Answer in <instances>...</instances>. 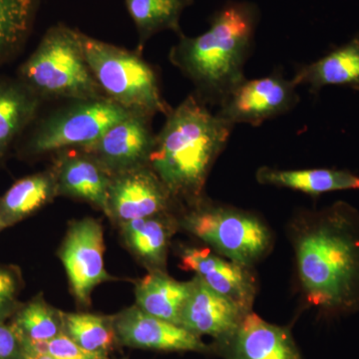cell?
Segmentation results:
<instances>
[{"label":"cell","instance_id":"20","mask_svg":"<svg viewBox=\"0 0 359 359\" xmlns=\"http://www.w3.org/2000/svg\"><path fill=\"white\" fill-rule=\"evenodd\" d=\"M57 196L51 167L18 180L0 198V233L29 218Z\"/></svg>","mask_w":359,"mask_h":359},{"label":"cell","instance_id":"26","mask_svg":"<svg viewBox=\"0 0 359 359\" xmlns=\"http://www.w3.org/2000/svg\"><path fill=\"white\" fill-rule=\"evenodd\" d=\"M63 332L91 353H107L117 341L114 316L62 313Z\"/></svg>","mask_w":359,"mask_h":359},{"label":"cell","instance_id":"8","mask_svg":"<svg viewBox=\"0 0 359 359\" xmlns=\"http://www.w3.org/2000/svg\"><path fill=\"white\" fill-rule=\"evenodd\" d=\"M297 88L294 80H287L280 71L257 79L245 78L221 103L217 115L233 126H259L294 109L299 101Z\"/></svg>","mask_w":359,"mask_h":359},{"label":"cell","instance_id":"24","mask_svg":"<svg viewBox=\"0 0 359 359\" xmlns=\"http://www.w3.org/2000/svg\"><path fill=\"white\" fill-rule=\"evenodd\" d=\"M39 8V0H0V66L22 50Z\"/></svg>","mask_w":359,"mask_h":359},{"label":"cell","instance_id":"29","mask_svg":"<svg viewBox=\"0 0 359 359\" xmlns=\"http://www.w3.org/2000/svg\"><path fill=\"white\" fill-rule=\"evenodd\" d=\"M23 359H57L49 354L30 353V351H23Z\"/></svg>","mask_w":359,"mask_h":359},{"label":"cell","instance_id":"7","mask_svg":"<svg viewBox=\"0 0 359 359\" xmlns=\"http://www.w3.org/2000/svg\"><path fill=\"white\" fill-rule=\"evenodd\" d=\"M179 223L222 257L249 268L271 249V231L259 217L203 198Z\"/></svg>","mask_w":359,"mask_h":359},{"label":"cell","instance_id":"2","mask_svg":"<svg viewBox=\"0 0 359 359\" xmlns=\"http://www.w3.org/2000/svg\"><path fill=\"white\" fill-rule=\"evenodd\" d=\"M233 127L212 114L195 94L168 113L164 126L156 134L149 166L176 202L193 205L202 199L210 171Z\"/></svg>","mask_w":359,"mask_h":359},{"label":"cell","instance_id":"23","mask_svg":"<svg viewBox=\"0 0 359 359\" xmlns=\"http://www.w3.org/2000/svg\"><path fill=\"white\" fill-rule=\"evenodd\" d=\"M193 0H125L127 11L138 32L137 51L143 53L144 47L157 33L171 30L181 36L182 14Z\"/></svg>","mask_w":359,"mask_h":359},{"label":"cell","instance_id":"21","mask_svg":"<svg viewBox=\"0 0 359 359\" xmlns=\"http://www.w3.org/2000/svg\"><path fill=\"white\" fill-rule=\"evenodd\" d=\"M191 290L192 280L178 282L165 271H150L136 283V306L150 316L180 325Z\"/></svg>","mask_w":359,"mask_h":359},{"label":"cell","instance_id":"25","mask_svg":"<svg viewBox=\"0 0 359 359\" xmlns=\"http://www.w3.org/2000/svg\"><path fill=\"white\" fill-rule=\"evenodd\" d=\"M9 325L20 341L50 340L63 332L62 311L52 308L39 294L21 304Z\"/></svg>","mask_w":359,"mask_h":359},{"label":"cell","instance_id":"17","mask_svg":"<svg viewBox=\"0 0 359 359\" xmlns=\"http://www.w3.org/2000/svg\"><path fill=\"white\" fill-rule=\"evenodd\" d=\"M42 104L18 77L0 76V166L39 114Z\"/></svg>","mask_w":359,"mask_h":359},{"label":"cell","instance_id":"3","mask_svg":"<svg viewBox=\"0 0 359 359\" xmlns=\"http://www.w3.org/2000/svg\"><path fill=\"white\" fill-rule=\"evenodd\" d=\"M257 7L233 1L214 14L207 32L179 36L169 59L195 86V95L209 105H221L245 79L244 67L257 25Z\"/></svg>","mask_w":359,"mask_h":359},{"label":"cell","instance_id":"5","mask_svg":"<svg viewBox=\"0 0 359 359\" xmlns=\"http://www.w3.org/2000/svg\"><path fill=\"white\" fill-rule=\"evenodd\" d=\"M85 57L106 98L134 115H167L172 108L163 98L159 77L138 51L93 39L81 32Z\"/></svg>","mask_w":359,"mask_h":359},{"label":"cell","instance_id":"19","mask_svg":"<svg viewBox=\"0 0 359 359\" xmlns=\"http://www.w3.org/2000/svg\"><path fill=\"white\" fill-rule=\"evenodd\" d=\"M292 79L297 86H308L313 94L332 85L359 90V35L318 60L302 65Z\"/></svg>","mask_w":359,"mask_h":359},{"label":"cell","instance_id":"12","mask_svg":"<svg viewBox=\"0 0 359 359\" xmlns=\"http://www.w3.org/2000/svg\"><path fill=\"white\" fill-rule=\"evenodd\" d=\"M114 327L118 341L126 346L162 351H212L198 335L146 313L136 304L114 316Z\"/></svg>","mask_w":359,"mask_h":359},{"label":"cell","instance_id":"4","mask_svg":"<svg viewBox=\"0 0 359 359\" xmlns=\"http://www.w3.org/2000/svg\"><path fill=\"white\" fill-rule=\"evenodd\" d=\"M16 77L42 102L104 98L85 57L81 32L57 23L44 33Z\"/></svg>","mask_w":359,"mask_h":359},{"label":"cell","instance_id":"28","mask_svg":"<svg viewBox=\"0 0 359 359\" xmlns=\"http://www.w3.org/2000/svg\"><path fill=\"white\" fill-rule=\"evenodd\" d=\"M0 359H23L20 339L4 321H0Z\"/></svg>","mask_w":359,"mask_h":359},{"label":"cell","instance_id":"6","mask_svg":"<svg viewBox=\"0 0 359 359\" xmlns=\"http://www.w3.org/2000/svg\"><path fill=\"white\" fill-rule=\"evenodd\" d=\"M67 102L37 115L15 144L20 158L36 159L66 149L89 147L111 126L132 115L106 97Z\"/></svg>","mask_w":359,"mask_h":359},{"label":"cell","instance_id":"18","mask_svg":"<svg viewBox=\"0 0 359 359\" xmlns=\"http://www.w3.org/2000/svg\"><path fill=\"white\" fill-rule=\"evenodd\" d=\"M178 222L169 214L120 224L127 248L150 271H165L168 250Z\"/></svg>","mask_w":359,"mask_h":359},{"label":"cell","instance_id":"11","mask_svg":"<svg viewBox=\"0 0 359 359\" xmlns=\"http://www.w3.org/2000/svg\"><path fill=\"white\" fill-rule=\"evenodd\" d=\"M152 118L130 115L111 126L82 150L93 156L111 175L149 165L155 147Z\"/></svg>","mask_w":359,"mask_h":359},{"label":"cell","instance_id":"27","mask_svg":"<svg viewBox=\"0 0 359 359\" xmlns=\"http://www.w3.org/2000/svg\"><path fill=\"white\" fill-rule=\"evenodd\" d=\"M22 287L20 269L11 264H0V321L6 323L20 308Z\"/></svg>","mask_w":359,"mask_h":359},{"label":"cell","instance_id":"13","mask_svg":"<svg viewBox=\"0 0 359 359\" xmlns=\"http://www.w3.org/2000/svg\"><path fill=\"white\" fill-rule=\"evenodd\" d=\"M51 169L58 196L85 201L108 217L112 175L93 156L82 149L59 151L55 153Z\"/></svg>","mask_w":359,"mask_h":359},{"label":"cell","instance_id":"14","mask_svg":"<svg viewBox=\"0 0 359 359\" xmlns=\"http://www.w3.org/2000/svg\"><path fill=\"white\" fill-rule=\"evenodd\" d=\"M180 259L183 269L194 271L208 287L228 297L245 313L252 311L257 287L249 266L195 247L182 248Z\"/></svg>","mask_w":359,"mask_h":359},{"label":"cell","instance_id":"10","mask_svg":"<svg viewBox=\"0 0 359 359\" xmlns=\"http://www.w3.org/2000/svg\"><path fill=\"white\" fill-rule=\"evenodd\" d=\"M176 203L149 165L113 175L108 196V217L122 224L167 214Z\"/></svg>","mask_w":359,"mask_h":359},{"label":"cell","instance_id":"1","mask_svg":"<svg viewBox=\"0 0 359 359\" xmlns=\"http://www.w3.org/2000/svg\"><path fill=\"white\" fill-rule=\"evenodd\" d=\"M297 271L306 299L328 316L359 309V212L335 203L306 217L294 237Z\"/></svg>","mask_w":359,"mask_h":359},{"label":"cell","instance_id":"9","mask_svg":"<svg viewBox=\"0 0 359 359\" xmlns=\"http://www.w3.org/2000/svg\"><path fill=\"white\" fill-rule=\"evenodd\" d=\"M59 257L78 304L89 306L94 289L112 280L104 264V231L100 222L84 218L68 229Z\"/></svg>","mask_w":359,"mask_h":359},{"label":"cell","instance_id":"16","mask_svg":"<svg viewBox=\"0 0 359 359\" xmlns=\"http://www.w3.org/2000/svg\"><path fill=\"white\" fill-rule=\"evenodd\" d=\"M217 348L226 359H302L289 328L271 325L252 311Z\"/></svg>","mask_w":359,"mask_h":359},{"label":"cell","instance_id":"15","mask_svg":"<svg viewBox=\"0 0 359 359\" xmlns=\"http://www.w3.org/2000/svg\"><path fill=\"white\" fill-rule=\"evenodd\" d=\"M245 313L228 297L215 292L199 278L192 280V290L181 314L180 325L192 334L209 335L217 346L237 330Z\"/></svg>","mask_w":359,"mask_h":359},{"label":"cell","instance_id":"22","mask_svg":"<svg viewBox=\"0 0 359 359\" xmlns=\"http://www.w3.org/2000/svg\"><path fill=\"white\" fill-rule=\"evenodd\" d=\"M256 178L262 185L283 187L313 196L359 190V176L347 170H280L262 167L257 170Z\"/></svg>","mask_w":359,"mask_h":359}]
</instances>
